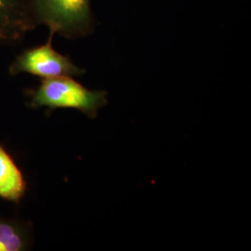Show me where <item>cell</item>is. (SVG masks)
Wrapping results in <instances>:
<instances>
[{
    "mask_svg": "<svg viewBox=\"0 0 251 251\" xmlns=\"http://www.w3.org/2000/svg\"><path fill=\"white\" fill-rule=\"evenodd\" d=\"M106 103L107 92L89 90L72 76L43 79L30 92L31 107L70 108L79 110L90 118L97 117L99 109Z\"/></svg>",
    "mask_w": 251,
    "mask_h": 251,
    "instance_id": "obj_1",
    "label": "cell"
},
{
    "mask_svg": "<svg viewBox=\"0 0 251 251\" xmlns=\"http://www.w3.org/2000/svg\"><path fill=\"white\" fill-rule=\"evenodd\" d=\"M30 4L36 25H45L53 36L75 39L94 29L90 0H30Z\"/></svg>",
    "mask_w": 251,
    "mask_h": 251,
    "instance_id": "obj_2",
    "label": "cell"
},
{
    "mask_svg": "<svg viewBox=\"0 0 251 251\" xmlns=\"http://www.w3.org/2000/svg\"><path fill=\"white\" fill-rule=\"evenodd\" d=\"M53 35L43 45L28 49L19 54L9 65L11 75L30 74L43 79L59 76H80L85 70L73 63L68 56L58 52L52 47Z\"/></svg>",
    "mask_w": 251,
    "mask_h": 251,
    "instance_id": "obj_3",
    "label": "cell"
},
{
    "mask_svg": "<svg viewBox=\"0 0 251 251\" xmlns=\"http://www.w3.org/2000/svg\"><path fill=\"white\" fill-rule=\"evenodd\" d=\"M36 26L30 0H0V45L18 42Z\"/></svg>",
    "mask_w": 251,
    "mask_h": 251,
    "instance_id": "obj_4",
    "label": "cell"
},
{
    "mask_svg": "<svg viewBox=\"0 0 251 251\" xmlns=\"http://www.w3.org/2000/svg\"><path fill=\"white\" fill-rule=\"evenodd\" d=\"M26 183L16 164L0 146V198L18 202L24 197Z\"/></svg>",
    "mask_w": 251,
    "mask_h": 251,
    "instance_id": "obj_5",
    "label": "cell"
},
{
    "mask_svg": "<svg viewBox=\"0 0 251 251\" xmlns=\"http://www.w3.org/2000/svg\"><path fill=\"white\" fill-rule=\"evenodd\" d=\"M27 242L26 233L21 225L0 219V251H24Z\"/></svg>",
    "mask_w": 251,
    "mask_h": 251,
    "instance_id": "obj_6",
    "label": "cell"
}]
</instances>
